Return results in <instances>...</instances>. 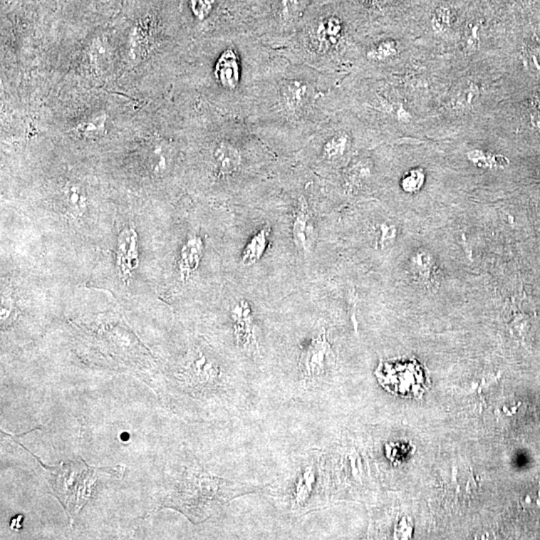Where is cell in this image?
I'll use <instances>...</instances> for the list:
<instances>
[{"label":"cell","instance_id":"6da1fadb","mask_svg":"<svg viewBox=\"0 0 540 540\" xmlns=\"http://www.w3.org/2000/svg\"><path fill=\"white\" fill-rule=\"evenodd\" d=\"M344 74L323 73L281 56L264 74L246 121L267 145L304 147L343 110Z\"/></svg>","mask_w":540,"mask_h":540},{"label":"cell","instance_id":"7a4b0ae2","mask_svg":"<svg viewBox=\"0 0 540 540\" xmlns=\"http://www.w3.org/2000/svg\"><path fill=\"white\" fill-rule=\"evenodd\" d=\"M208 85L227 115L246 120L261 78L281 53L249 33L224 36L210 48Z\"/></svg>","mask_w":540,"mask_h":540},{"label":"cell","instance_id":"3957f363","mask_svg":"<svg viewBox=\"0 0 540 540\" xmlns=\"http://www.w3.org/2000/svg\"><path fill=\"white\" fill-rule=\"evenodd\" d=\"M354 14L346 0H316L279 52L291 63L344 74L353 63Z\"/></svg>","mask_w":540,"mask_h":540},{"label":"cell","instance_id":"277c9868","mask_svg":"<svg viewBox=\"0 0 540 540\" xmlns=\"http://www.w3.org/2000/svg\"><path fill=\"white\" fill-rule=\"evenodd\" d=\"M266 492L277 509L292 519L328 509L329 478L323 448H306L287 458Z\"/></svg>","mask_w":540,"mask_h":540},{"label":"cell","instance_id":"5b68a950","mask_svg":"<svg viewBox=\"0 0 540 540\" xmlns=\"http://www.w3.org/2000/svg\"><path fill=\"white\" fill-rule=\"evenodd\" d=\"M269 485L252 480L217 477L192 462L183 468L178 478L175 504L190 519L200 521L237 497L266 492Z\"/></svg>","mask_w":540,"mask_h":540},{"label":"cell","instance_id":"8992f818","mask_svg":"<svg viewBox=\"0 0 540 540\" xmlns=\"http://www.w3.org/2000/svg\"><path fill=\"white\" fill-rule=\"evenodd\" d=\"M316 0H252L246 33L272 48L291 38Z\"/></svg>","mask_w":540,"mask_h":540},{"label":"cell","instance_id":"52a82bcc","mask_svg":"<svg viewBox=\"0 0 540 540\" xmlns=\"http://www.w3.org/2000/svg\"><path fill=\"white\" fill-rule=\"evenodd\" d=\"M348 116L343 110L334 113L304 145L316 167L331 170L348 160L355 141L353 123Z\"/></svg>","mask_w":540,"mask_h":540},{"label":"cell","instance_id":"ba28073f","mask_svg":"<svg viewBox=\"0 0 540 540\" xmlns=\"http://www.w3.org/2000/svg\"><path fill=\"white\" fill-rule=\"evenodd\" d=\"M375 375L385 390L405 398L420 400L430 385L425 369L416 359L380 361Z\"/></svg>","mask_w":540,"mask_h":540},{"label":"cell","instance_id":"9c48e42d","mask_svg":"<svg viewBox=\"0 0 540 540\" xmlns=\"http://www.w3.org/2000/svg\"><path fill=\"white\" fill-rule=\"evenodd\" d=\"M292 237L299 252L309 255L316 244L317 232L316 222L311 214L306 193H297L294 207Z\"/></svg>","mask_w":540,"mask_h":540},{"label":"cell","instance_id":"30bf717a","mask_svg":"<svg viewBox=\"0 0 540 540\" xmlns=\"http://www.w3.org/2000/svg\"><path fill=\"white\" fill-rule=\"evenodd\" d=\"M232 322L237 346L249 358H260V346L257 326L254 314L246 301H242L232 312Z\"/></svg>","mask_w":540,"mask_h":540},{"label":"cell","instance_id":"8fae6325","mask_svg":"<svg viewBox=\"0 0 540 540\" xmlns=\"http://www.w3.org/2000/svg\"><path fill=\"white\" fill-rule=\"evenodd\" d=\"M400 42L391 36L380 37L368 42L361 51V58L369 66H383L400 56Z\"/></svg>","mask_w":540,"mask_h":540},{"label":"cell","instance_id":"7c38bea8","mask_svg":"<svg viewBox=\"0 0 540 540\" xmlns=\"http://www.w3.org/2000/svg\"><path fill=\"white\" fill-rule=\"evenodd\" d=\"M269 225H264L257 234H254L242 252V264L249 266V265L256 264L261 259L269 245Z\"/></svg>","mask_w":540,"mask_h":540},{"label":"cell","instance_id":"4fadbf2b","mask_svg":"<svg viewBox=\"0 0 540 540\" xmlns=\"http://www.w3.org/2000/svg\"><path fill=\"white\" fill-rule=\"evenodd\" d=\"M479 96L480 88L477 83H463L453 95V108L455 110H469L477 103Z\"/></svg>","mask_w":540,"mask_h":540},{"label":"cell","instance_id":"5bb4252c","mask_svg":"<svg viewBox=\"0 0 540 540\" xmlns=\"http://www.w3.org/2000/svg\"><path fill=\"white\" fill-rule=\"evenodd\" d=\"M202 244L198 237L188 240L182 249V269L189 274L198 266L200 256H202Z\"/></svg>","mask_w":540,"mask_h":540},{"label":"cell","instance_id":"9a60e30c","mask_svg":"<svg viewBox=\"0 0 540 540\" xmlns=\"http://www.w3.org/2000/svg\"><path fill=\"white\" fill-rule=\"evenodd\" d=\"M64 197L69 212L74 215L83 214L86 208V198L81 188L76 185H66L64 188Z\"/></svg>","mask_w":540,"mask_h":540},{"label":"cell","instance_id":"2e32d148","mask_svg":"<svg viewBox=\"0 0 540 540\" xmlns=\"http://www.w3.org/2000/svg\"><path fill=\"white\" fill-rule=\"evenodd\" d=\"M453 19H455V16L450 6H438L431 16V27L437 33H443L452 27Z\"/></svg>","mask_w":540,"mask_h":540},{"label":"cell","instance_id":"e0dca14e","mask_svg":"<svg viewBox=\"0 0 540 540\" xmlns=\"http://www.w3.org/2000/svg\"><path fill=\"white\" fill-rule=\"evenodd\" d=\"M468 157L480 167H504L507 165V160L504 156L490 155L482 150H472L468 153Z\"/></svg>","mask_w":540,"mask_h":540},{"label":"cell","instance_id":"ac0fdd59","mask_svg":"<svg viewBox=\"0 0 540 540\" xmlns=\"http://www.w3.org/2000/svg\"><path fill=\"white\" fill-rule=\"evenodd\" d=\"M423 182H425V175H423L422 170H410V172L406 173L401 180V187L407 192H415V190L420 189Z\"/></svg>","mask_w":540,"mask_h":540},{"label":"cell","instance_id":"d6986e66","mask_svg":"<svg viewBox=\"0 0 540 540\" xmlns=\"http://www.w3.org/2000/svg\"><path fill=\"white\" fill-rule=\"evenodd\" d=\"M480 43V27L475 24H468L463 36V44L468 51H477Z\"/></svg>","mask_w":540,"mask_h":540},{"label":"cell","instance_id":"ffe728a7","mask_svg":"<svg viewBox=\"0 0 540 540\" xmlns=\"http://www.w3.org/2000/svg\"><path fill=\"white\" fill-rule=\"evenodd\" d=\"M239 1L242 2V4H244V6L247 7V9H249V16L250 6H251L252 0H239Z\"/></svg>","mask_w":540,"mask_h":540},{"label":"cell","instance_id":"44dd1931","mask_svg":"<svg viewBox=\"0 0 540 540\" xmlns=\"http://www.w3.org/2000/svg\"><path fill=\"white\" fill-rule=\"evenodd\" d=\"M128 437H130V435H128V433H123V435H121V438H123V440H128Z\"/></svg>","mask_w":540,"mask_h":540}]
</instances>
